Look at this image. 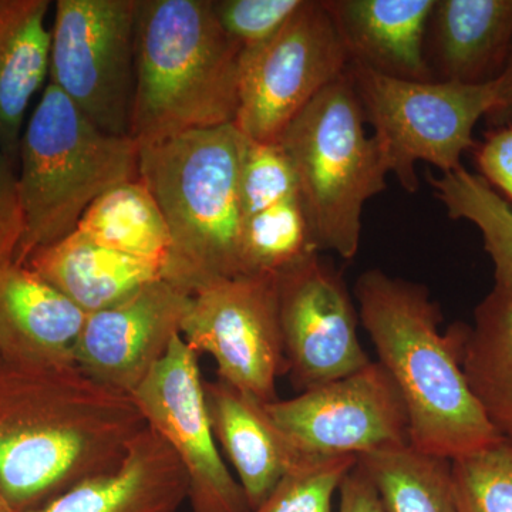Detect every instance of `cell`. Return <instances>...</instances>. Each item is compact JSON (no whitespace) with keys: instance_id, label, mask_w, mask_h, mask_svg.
<instances>
[{"instance_id":"obj_1","label":"cell","mask_w":512,"mask_h":512,"mask_svg":"<svg viewBox=\"0 0 512 512\" xmlns=\"http://www.w3.org/2000/svg\"><path fill=\"white\" fill-rule=\"evenodd\" d=\"M146 427L133 394L76 363L0 359V484L18 512L114 470Z\"/></svg>"},{"instance_id":"obj_2","label":"cell","mask_w":512,"mask_h":512,"mask_svg":"<svg viewBox=\"0 0 512 512\" xmlns=\"http://www.w3.org/2000/svg\"><path fill=\"white\" fill-rule=\"evenodd\" d=\"M360 323L406 407L409 446L456 460L500 440L461 366L467 325L440 333L439 303L429 289L369 269L355 285Z\"/></svg>"},{"instance_id":"obj_3","label":"cell","mask_w":512,"mask_h":512,"mask_svg":"<svg viewBox=\"0 0 512 512\" xmlns=\"http://www.w3.org/2000/svg\"><path fill=\"white\" fill-rule=\"evenodd\" d=\"M241 55L212 0H138L130 137L146 146L234 123Z\"/></svg>"},{"instance_id":"obj_4","label":"cell","mask_w":512,"mask_h":512,"mask_svg":"<svg viewBox=\"0 0 512 512\" xmlns=\"http://www.w3.org/2000/svg\"><path fill=\"white\" fill-rule=\"evenodd\" d=\"M245 143L231 123L138 146V178L156 198L173 239L165 279L191 295L242 275L239 174Z\"/></svg>"},{"instance_id":"obj_5","label":"cell","mask_w":512,"mask_h":512,"mask_svg":"<svg viewBox=\"0 0 512 512\" xmlns=\"http://www.w3.org/2000/svg\"><path fill=\"white\" fill-rule=\"evenodd\" d=\"M138 153L133 138L104 133L55 84H47L20 141L26 232L15 264L25 265L36 249L76 231L104 192L138 180Z\"/></svg>"},{"instance_id":"obj_6","label":"cell","mask_w":512,"mask_h":512,"mask_svg":"<svg viewBox=\"0 0 512 512\" xmlns=\"http://www.w3.org/2000/svg\"><path fill=\"white\" fill-rule=\"evenodd\" d=\"M365 123L346 70L292 120L278 141L295 170L316 248L348 261L359 251L365 204L386 190L389 175Z\"/></svg>"},{"instance_id":"obj_7","label":"cell","mask_w":512,"mask_h":512,"mask_svg":"<svg viewBox=\"0 0 512 512\" xmlns=\"http://www.w3.org/2000/svg\"><path fill=\"white\" fill-rule=\"evenodd\" d=\"M348 72L387 173L410 194L420 187L419 161L441 174L463 167V154L477 147L474 127L497 103L495 80L476 86L412 82L357 64H349Z\"/></svg>"},{"instance_id":"obj_8","label":"cell","mask_w":512,"mask_h":512,"mask_svg":"<svg viewBox=\"0 0 512 512\" xmlns=\"http://www.w3.org/2000/svg\"><path fill=\"white\" fill-rule=\"evenodd\" d=\"M138 0H57L50 83L104 133L130 137Z\"/></svg>"},{"instance_id":"obj_9","label":"cell","mask_w":512,"mask_h":512,"mask_svg":"<svg viewBox=\"0 0 512 512\" xmlns=\"http://www.w3.org/2000/svg\"><path fill=\"white\" fill-rule=\"evenodd\" d=\"M349 64L323 0H305L268 42L242 50L235 127L256 143H278L292 120Z\"/></svg>"},{"instance_id":"obj_10","label":"cell","mask_w":512,"mask_h":512,"mask_svg":"<svg viewBox=\"0 0 512 512\" xmlns=\"http://www.w3.org/2000/svg\"><path fill=\"white\" fill-rule=\"evenodd\" d=\"M181 338L192 352L215 360L222 382L259 402H275L276 382L288 373L279 275L242 274L197 289Z\"/></svg>"},{"instance_id":"obj_11","label":"cell","mask_w":512,"mask_h":512,"mask_svg":"<svg viewBox=\"0 0 512 512\" xmlns=\"http://www.w3.org/2000/svg\"><path fill=\"white\" fill-rule=\"evenodd\" d=\"M265 407L302 456L359 458L409 446L406 407L379 362Z\"/></svg>"},{"instance_id":"obj_12","label":"cell","mask_w":512,"mask_h":512,"mask_svg":"<svg viewBox=\"0 0 512 512\" xmlns=\"http://www.w3.org/2000/svg\"><path fill=\"white\" fill-rule=\"evenodd\" d=\"M197 353L181 335L133 393L147 426L174 451L188 478L192 512H249L212 431Z\"/></svg>"},{"instance_id":"obj_13","label":"cell","mask_w":512,"mask_h":512,"mask_svg":"<svg viewBox=\"0 0 512 512\" xmlns=\"http://www.w3.org/2000/svg\"><path fill=\"white\" fill-rule=\"evenodd\" d=\"M279 318L288 375L299 393L369 365L359 309L342 271L319 254L279 275Z\"/></svg>"},{"instance_id":"obj_14","label":"cell","mask_w":512,"mask_h":512,"mask_svg":"<svg viewBox=\"0 0 512 512\" xmlns=\"http://www.w3.org/2000/svg\"><path fill=\"white\" fill-rule=\"evenodd\" d=\"M190 303V292L158 279L87 315L74 363L100 383L133 394L181 335Z\"/></svg>"},{"instance_id":"obj_15","label":"cell","mask_w":512,"mask_h":512,"mask_svg":"<svg viewBox=\"0 0 512 512\" xmlns=\"http://www.w3.org/2000/svg\"><path fill=\"white\" fill-rule=\"evenodd\" d=\"M350 64L373 72L434 82L426 55L436 0H323Z\"/></svg>"},{"instance_id":"obj_16","label":"cell","mask_w":512,"mask_h":512,"mask_svg":"<svg viewBox=\"0 0 512 512\" xmlns=\"http://www.w3.org/2000/svg\"><path fill=\"white\" fill-rule=\"evenodd\" d=\"M187 500L183 464L163 437L147 426L114 470L26 512H178Z\"/></svg>"},{"instance_id":"obj_17","label":"cell","mask_w":512,"mask_h":512,"mask_svg":"<svg viewBox=\"0 0 512 512\" xmlns=\"http://www.w3.org/2000/svg\"><path fill=\"white\" fill-rule=\"evenodd\" d=\"M87 315L26 265L0 269V359L74 363Z\"/></svg>"},{"instance_id":"obj_18","label":"cell","mask_w":512,"mask_h":512,"mask_svg":"<svg viewBox=\"0 0 512 512\" xmlns=\"http://www.w3.org/2000/svg\"><path fill=\"white\" fill-rule=\"evenodd\" d=\"M427 43L437 82H494L512 49V0H436Z\"/></svg>"},{"instance_id":"obj_19","label":"cell","mask_w":512,"mask_h":512,"mask_svg":"<svg viewBox=\"0 0 512 512\" xmlns=\"http://www.w3.org/2000/svg\"><path fill=\"white\" fill-rule=\"evenodd\" d=\"M215 440L237 474L249 510L259 507L303 457L266 412L265 403L217 379L204 380Z\"/></svg>"},{"instance_id":"obj_20","label":"cell","mask_w":512,"mask_h":512,"mask_svg":"<svg viewBox=\"0 0 512 512\" xmlns=\"http://www.w3.org/2000/svg\"><path fill=\"white\" fill-rule=\"evenodd\" d=\"M25 265L86 315L117 305L151 282L164 279L161 266L119 254L79 231L36 249Z\"/></svg>"},{"instance_id":"obj_21","label":"cell","mask_w":512,"mask_h":512,"mask_svg":"<svg viewBox=\"0 0 512 512\" xmlns=\"http://www.w3.org/2000/svg\"><path fill=\"white\" fill-rule=\"evenodd\" d=\"M49 0H0V151L19 163L30 100L50 72Z\"/></svg>"},{"instance_id":"obj_22","label":"cell","mask_w":512,"mask_h":512,"mask_svg":"<svg viewBox=\"0 0 512 512\" xmlns=\"http://www.w3.org/2000/svg\"><path fill=\"white\" fill-rule=\"evenodd\" d=\"M461 366L491 426L512 440V296L497 286L467 326Z\"/></svg>"},{"instance_id":"obj_23","label":"cell","mask_w":512,"mask_h":512,"mask_svg":"<svg viewBox=\"0 0 512 512\" xmlns=\"http://www.w3.org/2000/svg\"><path fill=\"white\" fill-rule=\"evenodd\" d=\"M76 231L119 254L161 266L165 279L173 239L156 198L140 178L104 192L84 212Z\"/></svg>"},{"instance_id":"obj_24","label":"cell","mask_w":512,"mask_h":512,"mask_svg":"<svg viewBox=\"0 0 512 512\" xmlns=\"http://www.w3.org/2000/svg\"><path fill=\"white\" fill-rule=\"evenodd\" d=\"M387 512H458L451 461L410 446L386 448L357 458Z\"/></svg>"},{"instance_id":"obj_25","label":"cell","mask_w":512,"mask_h":512,"mask_svg":"<svg viewBox=\"0 0 512 512\" xmlns=\"http://www.w3.org/2000/svg\"><path fill=\"white\" fill-rule=\"evenodd\" d=\"M427 181L453 220H466L480 229L485 251L495 268V286L512 296V205L481 175L458 168Z\"/></svg>"},{"instance_id":"obj_26","label":"cell","mask_w":512,"mask_h":512,"mask_svg":"<svg viewBox=\"0 0 512 512\" xmlns=\"http://www.w3.org/2000/svg\"><path fill=\"white\" fill-rule=\"evenodd\" d=\"M319 254L299 197L251 215L242 231V274L281 275Z\"/></svg>"},{"instance_id":"obj_27","label":"cell","mask_w":512,"mask_h":512,"mask_svg":"<svg viewBox=\"0 0 512 512\" xmlns=\"http://www.w3.org/2000/svg\"><path fill=\"white\" fill-rule=\"evenodd\" d=\"M458 512H512V440L451 461Z\"/></svg>"},{"instance_id":"obj_28","label":"cell","mask_w":512,"mask_h":512,"mask_svg":"<svg viewBox=\"0 0 512 512\" xmlns=\"http://www.w3.org/2000/svg\"><path fill=\"white\" fill-rule=\"evenodd\" d=\"M356 464L353 456L303 457L249 512H333V498Z\"/></svg>"},{"instance_id":"obj_29","label":"cell","mask_w":512,"mask_h":512,"mask_svg":"<svg viewBox=\"0 0 512 512\" xmlns=\"http://www.w3.org/2000/svg\"><path fill=\"white\" fill-rule=\"evenodd\" d=\"M239 190L245 220L279 202L299 197L295 170L281 144L256 143L247 138Z\"/></svg>"},{"instance_id":"obj_30","label":"cell","mask_w":512,"mask_h":512,"mask_svg":"<svg viewBox=\"0 0 512 512\" xmlns=\"http://www.w3.org/2000/svg\"><path fill=\"white\" fill-rule=\"evenodd\" d=\"M303 3L305 0H212L222 29L242 50L268 42Z\"/></svg>"},{"instance_id":"obj_31","label":"cell","mask_w":512,"mask_h":512,"mask_svg":"<svg viewBox=\"0 0 512 512\" xmlns=\"http://www.w3.org/2000/svg\"><path fill=\"white\" fill-rule=\"evenodd\" d=\"M15 167L0 151V269L15 264L26 232L25 207Z\"/></svg>"},{"instance_id":"obj_32","label":"cell","mask_w":512,"mask_h":512,"mask_svg":"<svg viewBox=\"0 0 512 512\" xmlns=\"http://www.w3.org/2000/svg\"><path fill=\"white\" fill-rule=\"evenodd\" d=\"M481 177L512 201V127L493 128L476 151Z\"/></svg>"},{"instance_id":"obj_33","label":"cell","mask_w":512,"mask_h":512,"mask_svg":"<svg viewBox=\"0 0 512 512\" xmlns=\"http://www.w3.org/2000/svg\"><path fill=\"white\" fill-rule=\"evenodd\" d=\"M338 512H387L375 485L359 464L340 485Z\"/></svg>"},{"instance_id":"obj_34","label":"cell","mask_w":512,"mask_h":512,"mask_svg":"<svg viewBox=\"0 0 512 512\" xmlns=\"http://www.w3.org/2000/svg\"><path fill=\"white\" fill-rule=\"evenodd\" d=\"M495 87L497 103L485 119L493 128L512 127V49L503 73L495 80Z\"/></svg>"},{"instance_id":"obj_35","label":"cell","mask_w":512,"mask_h":512,"mask_svg":"<svg viewBox=\"0 0 512 512\" xmlns=\"http://www.w3.org/2000/svg\"><path fill=\"white\" fill-rule=\"evenodd\" d=\"M0 512H18L10 503L8 495L3 490L2 484H0Z\"/></svg>"}]
</instances>
